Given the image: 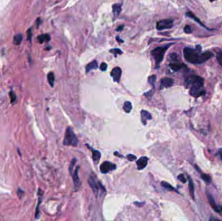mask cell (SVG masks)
<instances>
[{
	"instance_id": "1",
	"label": "cell",
	"mask_w": 222,
	"mask_h": 221,
	"mask_svg": "<svg viewBox=\"0 0 222 221\" xmlns=\"http://www.w3.org/2000/svg\"><path fill=\"white\" fill-rule=\"evenodd\" d=\"M201 48L194 49L190 47H185L183 50L184 58L188 62L193 64H202L211 58L213 54L209 51L201 53Z\"/></svg>"
},
{
	"instance_id": "2",
	"label": "cell",
	"mask_w": 222,
	"mask_h": 221,
	"mask_svg": "<svg viewBox=\"0 0 222 221\" xmlns=\"http://www.w3.org/2000/svg\"><path fill=\"white\" fill-rule=\"evenodd\" d=\"M186 86L190 88V94L195 97H198L203 95L205 92L203 89L204 80L201 77L192 75L188 77L185 81Z\"/></svg>"
},
{
	"instance_id": "3",
	"label": "cell",
	"mask_w": 222,
	"mask_h": 221,
	"mask_svg": "<svg viewBox=\"0 0 222 221\" xmlns=\"http://www.w3.org/2000/svg\"><path fill=\"white\" fill-rule=\"evenodd\" d=\"M171 45H172V44L166 45V46L163 47H158L153 49L152 52H151V54H152V56L153 57L154 60H155L157 68V66L159 67V64H161V62L162 61L166 52L168 49L169 48V47Z\"/></svg>"
},
{
	"instance_id": "4",
	"label": "cell",
	"mask_w": 222,
	"mask_h": 221,
	"mask_svg": "<svg viewBox=\"0 0 222 221\" xmlns=\"http://www.w3.org/2000/svg\"><path fill=\"white\" fill-rule=\"evenodd\" d=\"M78 143V139L71 127H68L66 129L63 144L66 146L76 147Z\"/></svg>"
},
{
	"instance_id": "5",
	"label": "cell",
	"mask_w": 222,
	"mask_h": 221,
	"mask_svg": "<svg viewBox=\"0 0 222 221\" xmlns=\"http://www.w3.org/2000/svg\"><path fill=\"white\" fill-rule=\"evenodd\" d=\"M88 182L89 184L90 187L93 190L95 195L98 194V193L100 191V190H102V188H104L102 186V184H101L99 181H97L96 177H94V176H90V177H89Z\"/></svg>"
},
{
	"instance_id": "6",
	"label": "cell",
	"mask_w": 222,
	"mask_h": 221,
	"mask_svg": "<svg viewBox=\"0 0 222 221\" xmlns=\"http://www.w3.org/2000/svg\"><path fill=\"white\" fill-rule=\"evenodd\" d=\"M173 24V21L172 20V19H163V20L157 21V29L158 30L170 29V28L172 27Z\"/></svg>"
},
{
	"instance_id": "7",
	"label": "cell",
	"mask_w": 222,
	"mask_h": 221,
	"mask_svg": "<svg viewBox=\"0 0 222 221\" xmlns=\"http://www.w3.org/2000/svg\"><path fill=\"white\" fill-rule=\"evenodd\" d=\"M116 168V166L110 161H105L101 165L100 171L103 174H106L109 172L113 170Z\"/></svg>"
},
{
	"instance_id": "8",
	"label": "cell",
	"mask_w": 222,
	"mask_h": 221,
	"mask_svg": "<svg viewBox=\"0 0 222 221\" xmlns=\"http://www.w3.org/2000/svg\"><path fill=\"white\" fill-rule=\"evenodd\" d=\"M78 171H79V166L76 167L74 174L72 175L73 181H74L75 191H79V190L81 189V182L80 180L79 177Z\"/></svg>"
},
{
	"instance_id": "9",
	"label": "cell",
	"mask_w": 222,
	"mask_h": 221,
	"mask_svg": "<svg viewBox=\"0 0 222 221\" xmlns=\"http://www.w3.org/2000/svg\"><path fill=\"white\" fill-rule=\"evenodd\" d=\"M122 69H121V68H119V67H116V68L112 69V70L111 73V77L113 78L114 82H119L121 76H122Z\"/></svg>"
},
{
	"instance_id": "10",
	"label": "cell",
	"mask_w": 222,
	"mask_h": 221,
	"mask_svg": "<svg viewBox=\"0 0 222 221\" xmlns=\"http://www.w3.org/2000/svg\"><path fill=\"white\" fill-rule=\"evenodd\" d=\"M148 160H149L148 158L145 157V156H142V157L138 159V161H136L138 169V170L144 169L145 167L147 166Z\"/></svg>"
},
{
	"instance_id": "11",
	"label": "cell",
	"mask_w": 222,
	"mask_h": 221,
	"mask_svg": "<svg viewBox=\"0 0 222 221\" xmlns=\"http://www.w3.org/2000/svg\"><path fill=\"white\" fill-rule=\"evenodd\" d=\"M174 81L169 77H164L161 81V89L170 88L173 85Z\"/></svg>"
},
{
	"instance_id": "12",
	"label": "cell",
	"mask_w": 222,
	"mask_h": 221,
	"mask_svg": "<svg viewBox=\"0 0 222 221\" xmlns=\"http://www.w3.org/2000/svg\"><path fill=\"white\" fill-rule=\"evenodd\" d=\"M208 199H209V203L210 204V205H211L212 208L214 209L216 212L222 213V208L220 206H218L217 204L215 203L214 200V198L212 197V196H211V195L210 194L208 195Z\"/></svg>"
},
{
	"instance_id": "13",
	"label": "cell",
	"mask_w": 222,
	"mask_h": 221,
	"mask_svg": "<svg viewBox=\"0 0 222 221\" xmlns=\"http://www.w3.org/2000/svg\"><path fill=\"white\" fill-rule=\"evenodd\" d=\"M141 119H142V123L145 125H146V123H147V121H148V120H151V119H152V117H151V114L150 112H148V111L142 110Z\"/></svg>"
},
{
	"instance_id": "14",
	"label": "cell",
	"mask_w": 222,
	"mask_h": 221,
	"mask_svg": "<svg viewBox=\"0 0 222 221\" xmlns=\"http://www.w3.org/2000/svg\"><path fill=\"white\" fill-rule=\"evenodd\" d=\"M90 149H91L92 150V159H93V161L94 162L95 164H97L98 163H99L100 161V158H101V153L100 151H98L97 150H94L92 149V148L89 147Z\"/></svg>"
},
{
	"instance_id": "15",
	"label": "cell",
	"mask_w": 222,
	"mask_h": 221,
	"mask_svg": "<svg viewBox=\"0 0 222 221\" xmlns=\"http://www.w3.org/2000/svg\"><path fill=\"white\" fill-rule=\"evenodd\" d=\"M170 67L172 70L175 71H177L180 69L184 68L186 67L183 63H180V62H173L171 63L170 64Z\"/></svg>"
},
{
	"instance_id": "16",
	"label": "cell",
	"mask_w": 222,
	"mask_h": 221,
	"mask_svg": "<svg viewBox=\"0 0 222 221\" xmlns=\"http://www.w3.org/2000/svg\"><path fill=\"white\" fill-rule=\"evenodd\" d=\"M112 11L115 17H118L122 11V5L118 3L114 4L112 5Z\"/></svg>"
},
{
	"instance_id": "17",
	"label": "cell",
	"mask_w": 222,
	"mask_h": 221,
	"mask_svg": "<svg viewBox=\"0 0 222 221\" xmlns=\"http://www.w3.org/2000/svg\"><path fill=\"white\" fill-rule=\"evenodd\" d=\"M98 65L97 61H92L90 63H89L88 65L86 67V73H88L90 71L93 70V69H96L97 68Z\"/></svg>"
},
{
	"instance_id": "18",
	"label": "cell",
	"mask_w": 222,
	"mask_h": 221,
	"mask_svg": "<svg viewBox=\"0 0 222 221\" xmlns=\"http://www.w3.org/2000/svg\"><path fill=\"white\" fill-rule=\"evenodd\" d=\"M38 40L41 44L43 43L44 42H49L50 40V36L47 34L40 35L38 36Z\"/></svg>"
},
{
	"instance_id": "19",
	"label": "cell",
	"mask_w": 222,
	"mask_h": 221,
	"mask_svg": "<svg viewBox=\"0 0 222 221\" xmlns=\"http://www.w3.org/2000/svg\"><path fill=\"white\" fill-rule=\"evenodd\" d=\"M186 15L188 16V17H189V18H192L193 19H194V20H195L196 22H198V23L199 24H200L201 26H202L203 27H205V25H203V24L202 23V22L200 21V19H198V18H197L196 16L194 15H193V13L190 12H187V13L186 14Z\"/></svg>"
},
{
	"instance_id": "20",
	"label": "cell",
	"mask_w": 222,
	"mask_h": 221,
	"mask_svg": "<svg viewBox=\"0 0 222 221\" xmlns=\"http://www.w3.org/2000/svg\"><path fill=\"white\" fill-rule=\"evenodd\" d=\"M123 110L126 113H130V112L132 110V104L130 101H126L123 105Z\"/></svg>"
},
{
	"instance_id": "21",
	"label": "cell",
	"mask_w": 222,
	"mask_h": 221,
	"mask_svg": "<svg viewBox=\"0 0 222 221\" xmlns=\"http://www.w3.org/2000/svg\"><path fill=\"white\" fill-rule=\"evenodd\" d=\"M47 80H48L50 86H53V84L55 82V75L53 72H50L47 74Z\"/></svg>"
},
{
	"instance_id": "22",
	"label": "cell",
	"mask_w": 222,
	"mask_h": 221,
	"mask_svg": "<svg viewBox=\"0 0 222 221\" xmlns=\"http://www.w3.org/2000/svg\"><path fill=\"white\" fill-rule=\"evenodd\" d=\"M161 185H162V187H164L165 189L170 190V191H173L177 192V190L175 188H174V187H173L172 186L170 185V184H168V182H162Z\"/></svg>"
},
{
	"instance_id": "23",
	"label": "cell",
	"mask_w": 222,
	"mask_h": 221,
	"mask_svg": "<svg viewBox=\"0 0 222 221\" xmlns=\"http://www.w3.org/2000/svg\"><path fill=\"white\" fill-rule=\"evenodd\" d=\"M22 40V35L21 34H18L16 35L15 36H14V44H15L16 45H19L21 43V42Z\"/></svg>"
},
{
	"instance_id": "24",
	"label": "cell",
	"mask_w": 222,
	"mask_h": 221,
	"mask_svg": "<svg viewBox=\"0 0 222 221\" xmlns=\"http://www.w3.org/2000/svg\"><path fill=\"white\" fill-rule=\"evenodd\" d=\"M156 79L157 77L155 75H151V76H150L148 78V82L149 83L151 84V85H153L154 86V83H155V81H156Z\"/></svg>"
},
{
	"instance_id": "25",
	"label": "cell",
	"mask_w": 222,
	"mask_h": 221,
	"mask_svg": "<svg viewBox=\"0 0 222 221\" xmlns=\"http://www.w3.org/2000/svg\"><path fill=\"white\" fill-rule=\"evenodd\" d=\"M188 178H189V188H190V193H191V195H192V196L193 197V195H194V193H193V190H194V189H193V184L192 180L190 179V178L188 177Z\"/></svg>"
},
{
	"instance_id": "26",
	"label": "cell",
	"mask_w": 222,
	"mask_h": 221,
	"mask_svg": "<svg viewBox=\"0 0 222 221\" xmlns=\"http://www.w3.org/2000/svg\"><path fill=\"white\" fill-rule=\"evenodd\" d=\"M110 51L111 52V53L114 54L115 56H117L118 55H122L123 53V52L119 49H112Z\"/></svg>"
},
{
	"instance_id": "27",
	"label": "cell",
	"mask_w": 222,
	"mask_h": 221,
	"mask_svg": "<svg viewBox=\"0 0 222 221\" xmlns=\"http://www.w3.org/2000/svg\"><path fill=\"white\" fill-rule=\"evenodd\" d=\"M201 178L203 179V180L205 182H206L207 183H209L211 182V178H210V177H209V175H207L206 174H203L201 175Z\"/></svg>"
},
{
	"instance_id": "28",
	"label": "cell",
	"mask_w": 222,
	"mask_h": 221,
	"mask_svg": "<svg viewBox=\"0 0 222 221\" xmlns=\"http://www.w3.org/2000/svg\"><path fill=\"white\" fill-rule=\"evenodd\" d=\"M76 161H77L76 159L74 158V159H73V160L72 161V162H71V164H70V166L69 167V171H70V173H71V174L72 173L73 168H74V166H75V163H76Z\"/></svg>"
},
{
	"instance_id": "29",
	"label": "cell",
	"mask_w": 222,
	"mask_h": 221,
	"mask_svg": "<svg viewBox=\"0 0 222 221\" xmlns=\"http://www.w3.org/2000/svg\"><path fill=\"white\" fill-rule=\"evenodd\" d=\"M217 60L222 67V51L218 53L217 55Z\"/></svg>"
},
{
	"instance_id": "30",
	"label": "cell",
	"mask_w": 222,
	"mask_h": 221,
	"mask_svg": "<svg viewBox=\"0 0 222 221\" xmlns=\"http://www.w3.org/2000/svg\"><path fill=\"white\" fill-rule=\"evenodd\" d=\"M127 158L129 161H133L135 160V159H136V156L132 154H128L127 156Z\"/></svg>"
},
{
	"instance_id": "31",
	"label": "cell",
	"mask_w": 222,
	"mask_h": 221,
	"mask_svg": "<svg viewBox=\"0 0 222 221\" xmlns=\"http://www.w3.org/2000/svg\"><path fill=\"white\" fill-rule=\"evenodd\" d=\"M9 96H10V97L11 103H13L14 101H15L16 99V97L15 94L14 93V92H13V91H10V93H9Z\"/></svg>"
},
{
	"instance_id": "32",
	"label": "cell",
	"mask_w": 222,
	"mask_h": 221,
	"mask_svg": "<svg viewBox=\"0 0 222 221\" xmlns=\"http://www.w3.org/2000/svg\"><path fill=\"white\" fill-rule=\"evenodd\" d=\"M184 33H187V34H190V33H192V29H191L190 27L189 26H186L184 28Z\"/></svg>"
},
{
	"instance_id": "33",
	"label": "cell",
	"mask_w": 222,
	"mask_h": 221,
	"mask_svg": "<svg viewBox=\"0 0 222 221\" xmlns=\"http://www.w3.org/2000/svg\"><path fill=\"white\" fill-rule=\"evenodd\" d=\"M170 58H171V59L173 61H177L179 60V58H178L179 57H178V55L176 54V53H172V54L170 55Z\"/></svg>"
},
{
	"instance_id": "34",
	"label": "cell",
	"mask_w": 222,
	"mask_h": 221,
	"mask_svg": "<svg viewBox=\"0 0 222 221\" xmlns=\"http://www.w3.org/2000/svg\"><path fill=\"white\" fill-rule=\"evenodd\" d=\"M106 68H107V64H106V63L105 62H103L102 64H101L100 66V69L103 71H106Z\"/></svg>"
},
{
	"instance_id": "35",
	"label": "cell",
	"mask_w": 222,
	"mask_h": 221,
	"mask_svg": "<svg viewBox=\"0 0 222 221\" xmlns=\"http://www.w3.org/2000/svg\"><path fill=\"white\" fill-rule=\"evenodd\" d=\"M178 179L180 181L182 182V183H186L187 179L184 177V176L183 175H180L178 177Z\"/></svg>"
},
{
	"instance_id": "36",
	"label": "cell",
	"mask_w": 222,
	"mask_h": 221,
	"mask_svg": "<svg viewBox=\"0 0 222 221\" xmlns=\"http://www.w3.org/2000/svg\"><path fill=\"white\" fill-rule=\"evenodd\" d=\"M31 36H32V33H31V29H29L27 30V38L29 40H31Z\"/></svg>"
},
{
	"instance_id": "37",
	"label": "cell",
	"mask_w": 222,
	"mask_h": 221,
	"mask_svg": "<svg viewBox=\"0 0 222 221\" xmlns=\"http://www.w3.org/2000/svg\"><path fill=\"white\" fill-rule=\"evenodd\" d=\"M123 27H124V26H120L117 28L116 30L117 31H121V30H122L123 29Z\"/></svg>"
},
{
	"instance_id": "38",
	"label": "cell",
	"mask_w": 222,
	"mask_h": 221,
	"mask_svg": "<svg viewBox=\"0 0 222 221\" xmlns=\"http://www.w3.org/2000/svg\"><path fill=\"white\" fill-rule=\"evenodd\" d=\"M118 154H119L118 152H114V155H115V156H119L120 157H123V156H122V155H119Z\"/></svg>"
},
{
	"instance_id": "39",
	"label": "cell",
	"mask_w": 222,
	"mask_h": 221,
	"mask_svg": "<svg viewBox=\"0 0 222 221\" xmlns=\"http://www.w3.org/2000/svg\"><path fill=\"white\" fill-rule=\"evenodd\" d=\"M116 40H118V41H119V42H122V40H120V39L118 38V36H117V37H116Z\"/></svg>"
},
{
	"instance_id": "40",
	"label": "cell",
	"mask_w": 222,
	"mask_h": 221,
	"mask_svg": "<svg viewBox=\"0 0 222 221\" xmlns=\"http://www.w3.org/2000/svg\"><path fill=\"white\" fill-rule=\"evenodd\" d=\"M220 155L221 156V161H222V150H221L220 151Z\"/></svg>"
},
{
	"instance_id": "41",
	"label": "cell",
	"mask_w": 222,
	"mask_h": 221,
	"mask_svg": "<svg viewBox=\"0 0 222 221\" xmlns=\"http://www.w3.org/2000/svg\"><path fill=\"white\" fill-rule=\"evenodd\" d=\"M39 24H40V19H37V26H39Z\"/></svg>"
},
{
	"instance_id": "42",
	"label": "cell",
	"mask_w": 222,
	"mask_h": 221,
	"mask_svg": "<svg viewBox=\"0 0 222 221\" xmlns=\"http://www.w3.org/2000/svg\"><path fill=\"white\" fill-rule=\"evenodd\" d=\"M216 1V0H210V2H213V1Z\"/></svg>"
}]
</instances>
